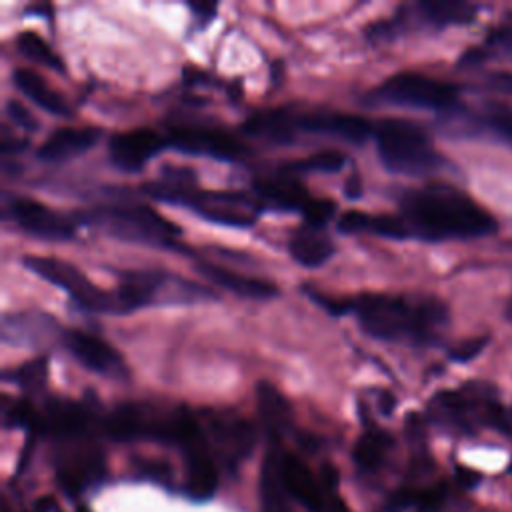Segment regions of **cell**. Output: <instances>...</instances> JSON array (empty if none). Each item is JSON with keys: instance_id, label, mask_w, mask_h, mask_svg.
<instances>
[{"instance_id": "cell-23", "label": "cell", "mask_w": 512, "mask_h": 512, "mask_svg": "<svg viewBox=\"0 0 512 512\" xmlns=\"http://www.w3.org/2000/svg\"><path fill=\"white\" fill-rule=\"evenodd\" d=\"M60 330L52 316L42 312H14L2 318V340L12 346H36Z\"/></svg>"}, {"instance_id": "cell-22", "label": "cell", "mask_w": 512, "mask_h": 512, "mask_svg": "<svg viewBox=\"0 0 512 512\" xmlns=\"http://www.w3.org/2000/svg\"><path fill=\"white\" fill-rule=\"evenodd\" d=\"M280 452V440H272L260 470V512H294V498L290 496L280 470Z\"/></svg>"}, {"instance_id": "cell-41", "label": "cell", "mask_w": 512, "mask_h": 512, "mask_svg": "<svg viewBox=\"0 0 512 512\" xmlns=\"http://www.w3.org/2000/svg\"><path fill=\"white\" fill-rule=\"evenodd\" d=\"M456 476H458V482H460L462 486H466V488H472V486L480 480L478 474H474L472 470H466V468H458Z\"/></svg>"}, {"instance_id": "cell-8", "label": "cell", "mask_w": 512, "mask_h": 512, "mask_svg": "<svg viewBox=\"0 0 512 512\" xmlns=\"http://www.w3.org/2000/svg\"><path fill=\"white\" fill-rule=\"evenodd\" d=\"M428 414L436 424L468 434L476 428V424L492 426L502 432L510 430L502 406L472 388L442 390L434 394L428 404Z\"/></svg>"}, {"instance_id": "cell-13", "label": "cell", "mask_w": 512, "mask_h": 512, "mask_svg": "<svg viewBox=\"0 0 512 512\" xmlns=\"http://www.w3.org/2000/svg\"><path fill=\"white\" fill-rule=\"evenodd\" d=\"M6 216L26 234L50 242L70 240L78 226L74 214L58 212L34 198L24 196H14L6 202Z\"/></svg>"}, {"instance_id": "cell-5", "label": "cell", "mask_w": 512, "mask_h": 512, "mask_svg": "<svg viewBox=\"0 0 512 512\" xmlns=\"http://www.w3.org/2000/svg\"><path fill=\"white\" fill-rule=\"evenodd\" d=\"M374 140L382 166L402 176H422L442 162L428 132L406 118H382L374 124Z\"/></svg>"}, {"instance_id": "cell-39", "label": "cell", "mask_w": 512, "mask_h": 512, "mask_svg": "<svg viewBox=\"0 0 512 512\" xmlns=\"http://www.w3.org/2000/svg\"><path fill=\"white\" fill-rule=\"evenodd\" d=\"M188 8L192 10V16L194 18H200L202 20V26L212 20V16L216 14V4H208V2H190Z\"/></svg>"}, {"instance_id": "cell-4", "label": "cell", "mask_w": 512, "mask_h": 512, "mask_svg": "<svg viewBox=\"0 0 512 512\" xmlns=\"http://www.w3.org/2000/svg\"><path fill=\"white\" fill-rule=\"evenodd\" d=\"M78 224H88L104 234L154 248L184 250L180 228L144 204H106L74 214Z\"/></svg>"}, {"instance_id": "cell-14", "label": "cell", "mask_w": 512, "mask_h": 512, "mask_svg": "<svg viewBox=\"0 0 512 512\" xmlns=\"http://www.w3.org/2000/svg\"><path fill=\"white\" fill-rule=\"evenodd\" d=\"M60 338L70 356L86 370L116 380L128 378V364L124 356L104 338L78 328L64 330Z\"/></svg>"}, {"instance_id": "cell-44", "label": "cell", "mask_w": 512, "mask_h": 512, "mask_svg": "<svg viewBox=\"0 0 512 512\" xmlns=\"http://www.w3.org/2000/svg\"><path fill=\"white\" fill-rule=\"evenodd\" d=\"M506 314H508V318L512 320V300H510V304H508V310H506Z\"/></svg>"}, {"instance_id": "cell-12", "label": "cell", "mask_w": 512, "mask_h": 512, "mask_svg": "<svg viewBox=\"0 0 512 512\" xmlns=\"http://www.w3.org/2000/svg\"><path fill=\"white\" fill-rule=\"evenodd\" d=\"M168 148L184 154L210 156L216 160H240L248 154L246 146L230 132L198 122H176L164 134Z\"/></svg>"}, {"instance_id": "cell-25", "label": "cell", "mask_w": 512, "mask_h": 512, "mask_svg": "<svg viewBox=\"0 0 512 512\" xmlns=\"http://www.w3.org/2000/svg\"><path fill=\"white\" fill-rule=\"evenodd\" d=\"M336 228L342 234L368 232V234L392 238V240L408 238V230L398 214H368L360 210H346L338 216Z\"/></svg>"}, {"instance_id": "cell-18", "label": "cell", "mask_w": 512, "mask_h": 512, "mask_svg": "<svg viewBox=\"0 0 512 512\" xmlns=\"http://www.w3.org/2000/svg\"><path fill=\"white\" fill-rule=\"evenodd\" d=\"M280 470L290 496L300 502L308 512H334L332 496L322 482L310 472L308 464L294 452L282 448Z\"/></svg>"}, {"instance_id": "cell-19", "label": "cell", "mask_w": 512, "mask_h": 512, "mask_svg": "<svg viewBox=\"0 0 512 512\" xmlns=\"http://www.w3.org/2000/svg\"><path fill=\"white\" fill-rule=\"evenodd\" d=\"M252 192L264 210L298 212L300 216L312 200L300 178L284 170L282 166H278L274 174L256 178L252 184Z\"/></svg>"}, {"instance_id": "cell-7", "label": "cell", "mask_w": 512, "mask_h": 512, "mask_svg": "<svg viewBox=\"0 0 512 512\" xmlns=\"http://www.w3.org/2000/svg\"><path fill=\"white\" fill-rule=\"evenodd\" d=\"M22 264L36 276L62 288L80 310H86L92 314H120L116 292L102 290L74 264L60 260L56 256H32V254H26L22 258Z\"/></svg>"}, {"instance_id": "cell-46", "label": "cell", "mask_w": 512, "mask_h": 512, "mask_svg": "<svg viewBox=\"0 0 512 512\" xmlns=\"http://www.w3.org/2000/svg\"><path fill=\"white\" fill-rule=\"evenodd\" d=\"M510 470H512V466H510Z\"/></svg>"}, {"instance_id": "cell-27", "label": "cell", "mask_w": 512, "mask_h": 512, "mask_svg": "<svg viewBox=\"0 0 512 512\" xmlns=\"http://www.w3.org/2000/svg\"><path fill=\"white\" fill-rule=\"evenodd\" d=\"M336 246L324 230L302 224L288 240V252L294 262L306 268H318L328 262Z\"/></svg>"}, {"instance_id": "cell-42", "label": "cell", "mask_w": 512, "mask_h": 512, "mask_svg": "<svg viewBox=\"0 0 512 512\" xmlns=\"http://www.w3.org/2000/svg\"><path fill=\"white\" fill-rule=\"evenodd\" d=\"M378 402H380V410H382L384 414H390L392 408H394V404H396V400H394V396H392L390 392H382Z\"/></svg>"}, {"instance_id": "cell-15", "label": "cell", "mask_w": 512, "mask_h": 512, "mask_svg": "<svg viewBox=\"0 0 512 512\" xmlns=\"http://www.w3.org/2000/svg\"><path fill=\"white\" fill-rule=\"evenodd\" d=\"M292 124L296 134H318L340 138L352 144H362L372 132L374 124L358 114H346L338 110H294Z\"/></svg>"}, {"instance_id": "cell-10", "label": "cell", "mask_w": 512, "mask_h": 512, "mask_svg": "<svg viewBox=\"0 0 512 512\" xmlns=\"http://www.w3.org/2000/svg\"><path fill=\"white\" fill-rule=\"evenodd\" d=\"M370 102L426 108V110H450L458 102V88L450 82L420 74L398 72L382 80L368 96Z\"/></svg>"}, {"instance_id": "cell-33", "label": "cell", "mask_w": 512, "mask_h": 512, "mask_svg": "<svg viewBox=\"0 0 512 512\" xmlns=\"http://www.w3.org/2000/svg\"><path fill=\"white\" fill-rule=\"evenodd\" d=\"M334 216H336V202L330 198H312L310 204L302 212L304 224L312 226V228H320V230H324V226Z\"/></svg>"}, {"instance_id": "cell-28", "label": "cell", "mask_w": 512, "mask_h": 512, "mask_svg": "<svg viewBox=\"0 0 512 512\" xmlns=\"http://www.w3.org/2000/svg\"><path fill=\"white\" fill-rule=\"evenodd\" d=\"M392 446H394L392 434L370 424L356 440V444L352 448V460L360 470L374 472L382 466V462L386 460Z\"/></svg>"}, {"instance_id": "cell-20", "label": "cell", "mask_w": 512, "mask_h": 512, "mask_svg": "<svg viewBox=\"0 0 512 512\" xmlns=\"http://www.w3.org/2000/svg\"><path fill=\"white\" fill-rule=\"evenodd\" d=\"M194 270L204 276L210 284L228 290L236 296L250 298V300H268L278 296V286L270 280L258 278V276H248L242 272H234L226 266H218L208 260H196Z\"/></svg>"}, {"instance_id": "cell-29", "label": "cell", "mask_w": 512, "mask_h": 512, "mask_svg": "<svg viewBox=\"0 0 512 512\" xmlns=\"http://www.w3.org/2000/svg\"><path fill=\"white\" fill-rule=\"evenodd\" d=\"M418 16L436 28L470 24L476 18V6L460 0H426L416 6Z\"/></svg>"}, {"instance_id": "cell-37", "label": "cell", "mask_w": 512, "mask_h": 512, "mask_svg": "<svg viewBox=\"0 0 512 512\" xmlns=\"http://www.w3.org/2000/svg\"><path fill=\"white\" fill-rule=\"evenodd\" d=\"M486 344H488V340L484 336L468 338V340H464L462 344H458L456 348L450 350V358L456 360V362H468V360L476 358Z\"/></svg>"}, {"instance_id": "cell-3", "label": "cell", "mask_w": 512, "mask_h": 512, "mask_svg": "<svg viewBox=\"0 0 512 512\" xmlns=\"http://www.w3.org/2000/svg\"><path fill=\"white\" fill-rule=\"evenodd\" d=\"M140 190L148 198L184 206L206 222L230 228H250L264 212L252 190H200L196 180L178 174L160 176L156 182L142 184Z\"/></svg>"}, {"instance_id": "cell-45", "label": "cell", "mask_w": 512, "mask_h": 512, "mask_svg": "<svg viewBox=\"0 0 512 512\" xmlns=\"http://www.w3.org/2000/svg\"><path fill=\"white\" fill-rule=\"evenodd\" d=\"M76 512H90V510H88L86 506H78V508H76Z\"/></svg>"}, {"instance_id": "cell-16", "label": "cell", "mask_w": 512, "mask_h": 512, "mask_svg": "<svg viewBox=\"0 0 512 512\" xmlns=\"http://www.w3.org/2000/svg\"><path fill=\"white\" fill-rule=\"evenodd\" d=\"M164 148H168L166 136L152 128L124 130L108 138L110 162L126 174L140 172Z\"/></svg>"}, {"instance_id": "cell-30", "label": "cell", "mask_w": 512, "mask_h": 512, "mask_svg": "<svg viewBox=\"0 0 512 512\" xmlns=\"http://www.w3.org/2000/svg\"><path fill=\"white\" fill-rule=\"evenodd\" d=\"M16 44V50L30 62H36V64H42L54 72H60L64 74V62L62 58L54 52V48L38 34V32H32V30H24L16 36L14 40Z\"/></svg>"}, {"instance_id": "cell-26", "label": "cell", "mask_w": 512, "mask_h": 512, "mask_svg": "<svg viewBox=\"0 0 512 512\" xmlns=\"http://www.w3.org/2000/svg\"><path fill=\"white\" fill-rule=\"evenodd\" d=\"M12 84L28 98L32 100L38 108H42L44 112H50L54 116H70L72 110L68 106V102L64 100V96L54 90L38 72H34L32 68L26 66H16L12 70Z\"/></svg>"}, {"instance_id": "cell-31", "label": "cell", "mask_w": 512, "mask_h": 512, "mask_svg": "<svg viewBox=\"0 0 512 512\" xmlns=\"http://www.w3.org/2000/svg\"><path fill=\"white\" fill-rule=\"evenodd\" d=\"M344 164H346V156L340 150H320V152H314L306 158L286 162V164H282V168L296 174V176L306 174V172L332 174V172H340L344 168Z\"/></svg>"}, {"instance_id": "cell-2", "label": "cell", "mask_w": 512, "mask_h": 512, "mask_svg": "<svg viewBox=\"0 0 512 512\" xmlns=\"http://www.w3.org/2000/svg\"><path fill=\"white\" fill-rule=\"evenodd\" d=\"M408 238L424 242L482 238L496 230V220L468 194L446 186L428 184L408 190L400 198L398 214Z\"/></svg>"}, {"instance_id": "cell-9", "label": "cell", "mask_w": 512, "mask_h": 512, "mask_svg": "<svg viewBox=\"0 0 512 512\" xmlns=\"http://www.w3.org/2000/svg\"><path fill=\"white\" fill-rule=\"evenodd\" d=\"M96 434L98 432H86L54 440L56 480L68 496L82 494L106 474V460Z\"/></svg>"}, {"instance_id": "cell-11", "label": "cell", "mask_w": 512, "mask_h": 512, "mask_svg": "<svg viewBox=\"0 0 512 512\" xmlns=\"http://www.w3.org/2000/svg\"><path fill=\"white\" fill-rule=\"evenodd\" d=\"M198 414L208 448L216 458L218 466L234 472L250 456L256 444L254 426L234 412L200 410Z\"/></svg>"}, {"instance_id": "cell-40", "label": "cell", "mask_w": 512, "mask_h": 512, "mask_svg": "<svg viewBox=\"0 0 512 512\" xmlns=\"http://www.w3.org/2000/svg\"><path fill=\"white\" fill-rule=\"evenodd\" d=\"M344 194H346V198H350V200H356V198L362 196V184H360V176H358L356 172L348 176V180H346V184H344Z\"/></svg>"}, {"instance_id": "cell-21", "label": "cell", "mask_w": 512, "mask_h": 512, "mask_svg": "<svg viewBox=\"0 0 512 512\" xmlns=\"http://www.w3.org/2000/svg\"><path fill=\"white\" fill-rule=\"evenodd\" d=\"M102 130L96 126H64L56 128L46 140L38 146L36 156L44 162H66L72 160L90 148L96 146L100 140Z\"/></svg>"}, {"instance_id": "cell-35", "label": "cell", "mask_w": 512, "mask_h": 512, "mask_svg": "<svg viewBox=\"0 0 512 512\" xmlns=\"http://www.w3.org/2000/svg\"><path fill=\"white\" fill-rule=\"evenodd\" d=\"M446 484L438 482L434 486H428V488H422V490H416V508L418 512H440L444 508V502H446Z\"/></svg>"}, {"instance_id": "cell-34", "label": "cell", "mask_w": 512, "mask_h": 512, "mask_svg": "<svg viewBox=\"0 0 512 512\" xmlns=\"http://www.w3.org/2000/svg\"><path fill=\"white\" fill-rule=\"evenodd\" d=\"M136 472L138 476L162 484V486H170L172 484V468L168 462L164 460H152V458H144L136 462Z\"/></svg>"}, {"instance_id": "cell-6", "label": "cell", "mask_w": 512, "mask_h": 512, "mask_svg": "<svg viewBox=\"0 0 512 512\" xmlns=\"http://www.w3.org/2000/svg\"><path fill=\"white\" fill-rule=\"evenodd\" d=\"M116 292L120 314H130L152 304H190L216 298V294L188 278L158 270H126L118 274Z\"/></svg>"}, {"instance_id": "cell-24", "label": "cell", "mask_w": 512, "mask_h": 512, "mask_svg": "<svg viewBox=\"0 0 512 512\" xmlns=\"http://www.w3.org/2000/svg\"><path fill=\"white\" fill-rule=\"evenodd\" d=\"M256 408L270 440H280V436L294 424V412L288 398L270 382L256 384Z\"/></svg>"}, {"instance_id": "cell-1", "label": "cell", "mask_w": 512, "mask_h": 512, "mask_svg": "<svg viewBox=\"0 0 512 512\" xmlns=\"http://www.w3.org/2000/svg\"><path fill=\"white\" fill-rule=\"evenodd\" d=\"M302 290L332 316H354L360 330L374 340L432 344L448 324L446 304L428 294L362 292L334 298L310 286Z\"/></svg>"}, {"instance_id": "cell-32", "label": "cell", "mask_w": 512, "mask_h": 512, "mask_svg": "<svg viewBox=\"0 0 512 512\" xmlns=\"http://www.w3.org/2000/svg\"><path fill=\"white\" fill-rule=\"evenodd\" d=\"M4 378L12 380L14 384H18L26 392L42 390L44 384H46V378H48V358L38 356V358L26 360V362L10 368L4 374Z\"/></svg>"}, {"instance_id": "cell-43", "label": "cell", "mask_w": 512, "mask_h": 512, "mask_svg": "<svg viewBox=\"0 0 512 512\" xmlns=\"http://www.w3.org/2000/svg\"><path fill=\"white\" fill-rule=\"evenodd\" d=\"M332 506H334V512H352V510L338 498V494L332 496Z\"/></svg>"}, {"instance_id": "cell-17", "label": "cell", "mask_w": 512, "mask_h": 512, "mask_svg": "<svg viewBox=\"0 0 512 512\" xmlns=\"http://www.w3.org/2000/svg\"><path fill=\"white\" fill-rule=\"evenodd\" d=\"M180 450L184 454V490L188 498L196 502L210 500L218 488V462L208 448L202 422L200 432Z\"/></svg>"}, {"instance_id": "cell-38", "label": "cell", "mask_w": 512, "mask_h": 512, "mask_svg": "<svg viewBox=\"0 0 512 512\" xmlns=\"http://www.w3.org/2000/svg\"><path fill=\"white\" fill-rule=\"evenodd\" d=\"M416 504V490L414 488H398L388 496L382 506V512H404L406 508Z\"/></svg>"}, {"instance_id": "cell-36", "label": "cell", "mask_w": 512, "mask_h": 512, "mask_svg": "<svg viewBox=\"0 0 512 512\" xmlns=\"http://www.w3.org/2000/svg\"><path fill=\"white\" fill-rule=\"evenodd\" d=\"M6 114L8 118L18 126V128H24V130H38V120L32 116V112L22 106L16 98H10L6 102Z\"/></svg>"}]
</instances>
